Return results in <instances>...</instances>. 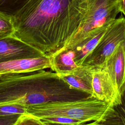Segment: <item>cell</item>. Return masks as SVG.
<instances>
[{"label":"cell","mask_w":125,"mask_h":125,"mask_svg":"<svg viewBox=\"0 0 125 125\" xmlns=\"http://www.w3.org/2000/svg\"><path fill=\"white\" fill-rule=\"evenodd\" d=\"M80 125H125L116 112L103 122L94 121L91 123L83 124Z\"/></svg>","instance_id":"e0dca14e"},{"label":"cell","mask_w":125,"mask_h":125,"mask_svg":"<svg viewBox=\"0 0 125 125\" xmlns=\"http://www.w3.org/2000/svg\"><path fill=\"white\" fill-rule=\"evenodd\" d=\"M89 97H91L90 95L71 87L56 73L44 70L0 78V104L28 107Z\"/></svg>","instance_id":"7a4b0ae2"},{"label":"cell","mask_w":125,"mask_h":125,"mask_svg":"<svg viewBox=\"0 0 125 125\" xmlns=\"http://www.w3.org/2000/svg\"><path fill=\"white\" fill-rule=\"evenodd\" d=\"M14 33L13 16L0 11V39L14 35Z\"/></svg>","instance_id":"7c38bea8"},{"label":"cell","mask_w":125,"mask_h":125,"mask_svg":"<svg viewBox=\"0 0 125 125\" xmlns=\"http://www.w3.org/2000/svg\"><path fill=\"white\" fill-rule=\"evenodd\" d=\"M120 12H121L125 17V0H120Z\"/></svg>","instance_id":"ffe728a7"},{"label":"cell","mask_w":125,"mask_h":125,"mask_svg":"<svg viewBox=\"0 0 125 125\" xmlns=\"http://www.w3.org/2000/svg\"><path fill=\"white\" fill-rule=\"evenodd\" d=\"M114 110L110 103L94 98L67 102H57L28 107L27 114L39 119L62 117L76 119L85 123L105 121Z\"/></svg>","instance_id":"3957f363"},{"label":"cell","mask_w":125,"mask_h":125,"mask_svg":"<svg viewBox=\"0 0 125 125\" xmlns=\"http://www.w3.org/2000/svg\"><path fill=\"white\" fill-rule=\"evenodd\" d=\"M14 125H48L41 119L29 114L22 115Z\"/></svg>","instance_id":"9a60e30c"},{"label":"cell","mask_w":125,"mask_h":125,"mask_svg":"<svg viewBox=\"0 0 125 125\" xmlns=\"http://www.w3.org/2000/svg\"><path fill=\"white\" fill-rule=\"evenodd\" d=\"M27 107L16 104H0V116L15 114H26Z\"/></svg>","instance_id":"5bb4252c"},{"label":"cell","mask_w":125,"mask_h":125,"mask_svg":"<svg viewBox=\"0 0 125 125\" xmlns=\"http://www.w3.org/2000/svg\"><path fill=\"white\" fill-rule=\"evenodd\" d=\"M88 3V0H31L13 15L14 35L51 55L76 34Z\"/></svg>","instance_id":"6da1fadb"},{"label":"cell","mask_w":125,"mask_h":125,"mask_svg":"<svg viewBox=\"0 0 125 125\" xmlns=\"http://www.w3.org/2000/svg\"><path fill=\"white\" fill-rule=\"evenodd\" d=\"M121 97L122 103L120 104L114 106V108L117 111L121 120L125 124V87L121 93Z\"/></svg>","instance_id":"d6986e66"},{"label":"cell","mask_w":125,"mask_h":125,"mask_svg":"<svg viewBox=\"0 0 125 125\" xmlns=\"http://www.w3.org/2000/svg\"><path fill=\"white\" fill-rule=\"evenodd\" d=\"M31 0H0V11L14 15Z\"/></svg>","instance_id":"4fadbf2b"},{"label":"cell","mask_w":125,"mask_h":125,"mask_svg":"<svg viewBox=\"0 0 125 125\" xmlns=\"http://www.w3.org/2000/svg\"><path fill=\"white\" fill-rule=\"evenodd\" d=\"M125 87H124V88H125Z\"/></svg>","instance_id":"7402d4cb"},{"label":"cell","mask_w":125,"mask_h":125,"mask_svg":"<svg viewBox=\"0 0 125 125\" xmlns=\"http://www.w3.org/2000/svg\"><path fill=\"white\" fill-rule=\"evenodd\" d=\"M50 57L13 60L0 62V78L8 75L31 73L50 68Z\"/></svg>","instance_id":"ba28073f"},{"label":"cell","mask_w":125,"mask_h":125,"mask_svg":"<svg viewBox=\"0 0 125 125\" xmlns=\"http://www.w3.org/2000/svg\"><path fill=\"white\" fill-rule=\"evenodd\" d=\"M101 68L109 74L121 95L125 86V40L107 58Z\"/></svg>","instance_id":"9c48e42d"},{"label":"cell","mask_w":125,"mask_h":125,"mask_svg":"<svg viewBox=\"0 0 125 125\" xmlns=\"http://www.w3.org/2000/svg\"><path fill=\"white\" fill-rule=\"evenodd\" d=\"M41 119L47 122L63 125H79L81 124H84L83 121L80 120L62 117H50Z\"/></svg>","instance_id":"2e32d148"},{"label":"cell","mask_w":125,"mask_h":125,"mask_svg":"<svg viewBox=\"0 0 125 125\" xmlns=\"http://www.w3.org/2000/svg\"><path fill=\"white\" fill-rule=\"evenodd\" d=\"M97 68L89 65H81L69 73L58 75L72 88L86 93L92 97L93 75Z\"/></svg>","instance_id":"30bf717a"},{"label":"cell","mask_w":125,"mask_h":125,"mask_svg":"<svg viewBox=\"0 0 125 125\" xmlns=\"http://www.w3.org/2000/svg\"><path fill=\"white\" fill-rule=\"evenodd\" d=\"M111 24L104 26L93 31L84 39L74 45L63 46L70 48L73 51L74 54V62L77 66L83 64L86 58L94 49Z\"/></svg>","instance_id":"8fae6325"},{"label":"cell","mask_w":125,"mask_h":125,"mask_svg":"<svg viewBox=\"0 0 125 125\" xmlns=\"http://www.w3.org/2000/svg\"><path fill=\"white\" fill-rule=\"evenodd\" d=\"M48 125H63V124H56V123H49V122H45Z\"/></svg>","instance_id":"44dd1931"},{"label":"cell","mask_w":125,"mask_h":125,"mask_svg":"<svg viewBox=\"0 0 125 125\" xmlns=\"http://www.w3.org/2000/svg\"><path fill=\"white\" fill-rule=\"evenodd\" d=\"M120 0H88V8L76 34L64 46L78 43L93 31L110 24L120 12Z\"/></svg>","instance_id":"277c9868"},{"label":"cell","mask_w":125,"mask_h":125,"mask_svg":"<svg viewBox=\"0 0 125 125\" xmlns=\"http://www.w3.org/2000/svg\"><path fill=\"white\" fill-rule=\"evenodd\" d=\"M21 114H15L0 116V125H14Z\"/></svg>","instance_id":"ac0fdd59"},{"label":"cell","mask_w":125,"mask_h":125,"mask_svg":"<svg viewBox=\"0 0 125 125\" xmlns=\"http://www.w3.org/2000/svg\"><path fill=\"white\" fill-rule=\"evenodd\" d=\"M92 97L104 101L116 106L122 103L121 95L109 74L101 68H97L92 79Z\"/></svg>","instance_id":"52a82bcc"},{"label":"cell","mask_w":125,"mask_h":125,"mask_svg":"<svg viewBox=\"0 0 125 125\" xmlns=\"http://www.w3.org/2000/svg\"><path fill=\"white\" fill-rule=\"evenodd\" d=\"M125 40V17L117 18L108 27L100 41L87 56L83 65L101 68L118 45Z\"/></svg>","instance_id":"5b68a950"},{"label":"cell","mask_w":125,"mask_h":125,"mask_svg":"<svg viewBox=\"0 0 125 125\" xmlns=\"http://www.w3.org/2000/svg\"><path fill=\"white\" fill-rule=\"evenodd\" d=\"M45 54L14 35L0 39V62L44 56Z\"/></svg>","instance_id":"8992f818"}]
</instances>
